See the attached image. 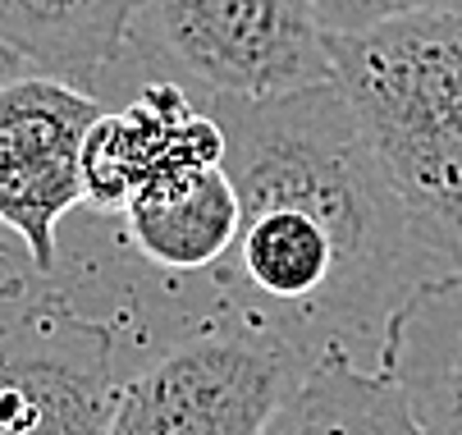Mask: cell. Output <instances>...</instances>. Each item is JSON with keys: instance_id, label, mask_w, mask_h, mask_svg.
Here are the masks:
<instances>
[{"instance_id": "cell-1", "label": "cell", "mask_w": 462, "mask_h": 435, "mask_svg": "<svg viewBox=\"0 0 462 435\" xmlns=\"http://www.w3.org/2000/svg\"><path fill=\"white\" fill-rule=\"evenodd\" d=\"M202 106L225 129L243 216L225 262L183 293L179 339L229 330L307 366L380 371L393 312L457 266L380 170L339 83Z\"/></svg>"}, {"instance_id": "cell-2", "label": "cell", "mask_w": 462, "mask_h": 435, "mask_svg": "<svg viewBox=\"0 0 462 435\" xmlns=\"http://www.w3.org/2000/svg\"><path fill=\"white\" fill-rule=\"evenodd\" d=\"M325 46L380 170L462 271V5L329 32Z\"/></svg>"}, {"instance_id": "cell-3", "label": "cell", "mask_w": 462, "mask_h": 435, "mask_svg": "<svg viewBox=\"0 0 462 435\" xmlns=\"http://www.w3.org/2000/svg\"><path fill=\"white\" fill-rule=\"evenodd\" d=\"M316 0H143L128 42L197 101H271L335 83Z\"/></svg>"}, {"instance_id": "cell-4", "label": "cell", "mask_w": 462, "mask_h": 435, "mask_svg": "<svg viewBox=\"0 0 462 435\" xmlns=\"http://www.w3.org/2000/svg\"><path fill=\"white\" fill-rule=\"evenodd\" d=\"M311 371L289 348L202 330L124 371L106 435H266Z\"/></svg>"}, {"instance_id": "cell-5", "label": "cell", "mask_w": 462, "mask_h": 435, "mask_svg": "<svg viewBox=\"0 0 462 435\" xmlns=\"http://www.w3.org/2000/svg\"><path fill=\"white\" fill-rule=\"evenodd\" d=\"M106 101L42 69L0 74V225L37 275L60 266V225L83 211V138Z\"/></svg>"}, {"instance_id": "cell-6", "label": "cell", "mask_w": 462, "mask_h": 435, "mask_svg": "<svg viewBox=\"0 0 462 435\" xmlns=\"http://www.w3.org/2000/svg\"><path fill=\"white\" fill-rule=\"evenodd\" d=\"M188 165H225V129L188 88L152 79L88 129L83 211L119 216L143 183Z\"/></svg>"}, {"instance_id": "cell-7", "label": "cell", "mask_w": 462, "mask_h": 435, "mask_svg": "<svg viewBox=\"0 0 462 435\" xmlns=\"http://www.w3.org/2000/svg\"><path fill=\"white\" fill-rule=\"evenodd\" d=\"M380 376L417 435H462V271L421 284L393 312Z\"/></svg>"}, {"instance_id": "cell-8", "label": "cell", "mask_w": 462, "mask_h": 435, "mask_svg": "<svg viewBox=\"0 0 462 435\" xmlns=\"http://www.w3.org/2000/svg\"><path fill=\"white\" fill-rule=\"evenodd\" d=\"M143 0H0V60L101 97Z\"/></svg>"}, {"instance_id": "cell-9", "label": "cell", "mask_w": 462, "mask_h": 435, "mask_svg": "<svg viewBox=\"0 0 462 435\" xmlns=\"http://www.w3.org/2000/svg\"><path fill=\"white\" fill-rule=\"evenodd\" d=\"M266 435H417L393 385L353 362H320Z\"/></svg>"}, {"instance_id": "cell-10", "label": "cell", "mask_w": 462, "mask_h": 435, "mask_svg": "<svg viewBox=\"0 0 462 435\" xmlns=\"http://www.w3.org/2000/svg\"><path fill=\"white\" fill-rule=\"evenodd\" d=\"M435 5H462V0H316L325 32H357L380 19L408 14V10H435Z\"/></svg>"}]
</instances>
